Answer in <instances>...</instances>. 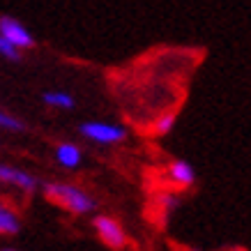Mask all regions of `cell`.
Listing matches in <instances>:
<instances>
[{
	"instance_id": "6da1fadb",
	"label": "cell",
	"mask_w": 251,
	"mask_h": 251,
	"mask_svg": "<svg viewBox=\"0 0 251 251\" xmlns=\"http://www.w3.org/2000/svg\"><path fill=\"white\" fill-rule=\"evenodd\" d=\"M46 198L74 214H85L95 207V201L74 184H46Z\"/></svg>"
},
{
	"instance_id": "7a4b0ae2",
	"label": "cell",
	"mask_w": 251,
	"mask_h": 251,
	"mask_svg": "<svg viewBox=\"0 0 251 251\" xmlns=\"http://www.w3.org/2000/svg\"><path fill=\"white\" fill-rule=\"evenodd\" d=\"M81 131L88 138L97 141V143H118V141L125 138V129L122 127L106 125V122H85V125H81Z\"/></svg>"
},
{
	"instance_id": "3957f363",
	"label": "cell",
	"mask_w": 251,
	"mask_h": 251,
	"mask_svg": "<svg viewBox=\"0 0 251 251\" xmlns=\"http://www.w3.org/2000/svg\"><path fill=\"white\" fill-rule=\"evenodd\" d=\"M95 228H97V233L104 244L113 247V249L125 247V230L120 228L118 221L108 219V217H97V219H95Z\"/></svg>"
},
{
	"instance_id": "277c9868",
	"label": "cell",
	"mask_w": 251,
	"mask_h": 251,
	"mask_svg": "<svg viewBox=\"0 0 251 251\" xmlns=\"http://www.w3.org/2000/svg\"><path fill=\"white\" fill-rule=\"evenodd\" d=\"M0 35L7 37L9 42H12L14 46H19V49H28V46H32L30 32L25 30L19 21L9 19V16H2V19H0Z\"/></svg>"
},
{
	"instance_id": "5b68a950",
	"label": "cell",
	"mask_w": 251,
	"mask_h": 251,
	"mask_svg": "<svg viewBox=\"0 0 251 251\" xmlns=\"http://www.w3.org/2000/svg\"><path fill=\"white\" fill-rule=\"evenodd\" d=\"M0 182H9V184H14V187H21V189H25V191H32L37 187V177H32L30 173H23L19 168L0 164Z\"/></svg>"
},
{
	"instance_id": "8992f818",
	"label": "cell",
	"mask_w": 251,
	"mask_h": 251,
	"mask_svg": "<svg viewBox=\"0 0 251 251\" xmlns=\"http://www.w3.org/2000/svg\"><path fill=\"white\" fill-rule=\"evenodd\" d=\"M168 175H171V180H173L177 187H191L194 180H196V173H194L191 164H187V161H182V159H177L171 164Z\"/></svg>"
},
{
	"instance_id": "52a82bcc",
	"label": "cell",
	"mask_w": 251,
	"mask_h": 251,
	"mask_svg": "<svg viewBox=\"0 0 251 251\" xmlns=\"http://www.w3.org/2000/svg\"><path fill=\"white\" fill-rule=\"evenodd\" d=\"M55 157H58V161H60L62 166L74 168V166H78V161H81V150L72 143H62V145H58Z\"/></svg>"
},
{
	"instance_id": "ba28073f",
	"label": "cell",
	"mask_w": 251,
	"mask_h": 251,
	"mask_svg": "<svg viewBox=\"0 0 251 251\" xmlns=\"http://www.w3.org/2000/svg\"><path fill=\"white\" fill-rule=\"evenodd\" d=\"M19 228H21L19 217H16L9 207L0 205V233H2V235H14V233H19Z\"/></svg>"
},
{
	"instance_id": "9c48e42d",
	"label": "cell",
	"mask_w": 251,
	"mask_h": 251,
	"mask_svg": "<svg viewBox=\"0 0 251 251\" xmlns=\"http://www.w3.org/2000/svg\"><path fill=\"white\" fill-rule=\"evenodd\" d=\"M44 101L49 106H55V108H72L74 106V99L69 97L67 92H46Z\"/></svg>"
},
{
	"instance_id": "30bf717a",
	"label": "cell",
	"mask_w": 251,
	"mask_h": 251,
	"mask_svg": "<svg viewBox=\"0 0 251 251\" xmlns=\"http://www.w3.org/2000/svg\"><path fill=\"white\" fill-rule=\"evenodd\" d=\"M173 125H175V115L173 113H164L159 120L154 122V134L164 136V134H168V131L173 129Z\"/></svg>"
},
{
	"instance_id": "8fae6325",
	"label": "cell",
	"mask_w": 251,
	"mask_h": 251,
	"mask_svg": "<svg viewBox=\"0 0 251 251\" xmlns=\"http://www.w3.org/2000/svg\"><path fill=\"white\" fill-rule=\"evenodd\" d=\"M0 53L5 55V58H9V60H16L19 58V46H14L7 37L0 35Z\"/></svg>"
},
{
	"instance_id": "7c38bea8",
	"label": "cell",
	"mask_w": 251,
	"mask_h": 251,
	"mask_svg": "<svg viewBox=\"0 0 251 251\" xmlns=\"http://www.w3.org/2000/svg\"><path fill=\"white\" fill-rule=\"evenodd\" d=\"M159 203H161V207H164V212H171V210L177 207V198L171 196V194H164V196L159 198Z\"/></svg>"
},
{
	"instance_id": "4fadbf2b",
	"label": "cell",
	"mask_w": 251,
	"mask_h": 251,
	"mask_svg": "<svg viewBox=\"0 0 251 251\" xmlns=\"http://www.w3.org/2000/svg\"><path fill=\"white\" fill-rule=\"evenodd\" d=\"M2 251H14V249H2Z\"/></svg>"
},
{
	"instance_id": "5bb4252c",
	"label": "cell",
	"mask_w": 251,
	"mask_h": 251,
	"mask_svg": "<svg viewBox=\"0 0 251 251\" xmlns=\"http://www.w3.org/2000/svg\"><path fill=\"white\" fill-rule=\"evenodd\" d=\"M187 251H196V249H187Z\"/></svg>"
}]
</instances>
